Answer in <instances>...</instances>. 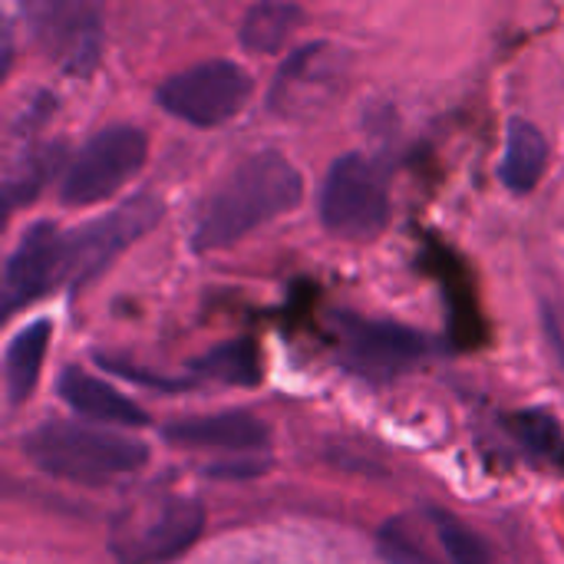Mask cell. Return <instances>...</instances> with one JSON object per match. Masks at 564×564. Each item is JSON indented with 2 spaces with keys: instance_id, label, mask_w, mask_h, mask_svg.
Segmentation results:
<instances>
[{
  "instance_id": "7c38bea8",
  "label": "cell",
  "mask_w": 564,
  "mask_h": 564,
  "mask_svg": "<svg viewBox=\"0 0 564 564\" xmlns=\"http://www.w3.org/2000/svg\"><path fill=\"white\" fill-rule=\"evenodd\" d=\"M162 436L182 449H225V453L251 456L268 446L271 430L268 423H261L258 416L245 410H228V413H212V416L175 420L162 430Z\"/></svg>"
},
{
  "instance_id": "5bb4252c",
  "label": "cell",
  "mask_w": 564,
  "mask_h": 564,
  "mask_svg": "<svg viewBox=\"0 0 564 564\" xmlns=\"http://www.w3.org/2000/svg\"><path fill=\"white\" fill-rule=\"evenodd\" d=\"M549 169V139L529 119H509L506 126V149L499 162V178L509 192L529 195L542 182Z\"/></svg>"
},
{
  "instance_id": "ffe728a7",
  "label": "cell",
  "mask_w": 564,
  "mask_h": 564,
  "mask_svg": "<svg viewBox=\"0 0 564 564\" xmlns=\"http://www.w3.org/2000/svg\"><path fill=\"white\" fill-rule=\"evenodd\" d=\"M430 522H433V532H436L443 552L449 555V562L453 564H496L492 562L489 545H486L476 532H469L463 522H456L453 516H446V512H430Z\"/></svg>"
},
{
  "instance_id": "44dd1931",
  "label": "cell",
  "mask_w": 564,
  "mask_h": 564,
  "mask_svg": "<svg viewBox=\"0 0 564 564\" xmlns=\"http://www.w3.org/2000/svg\"><path fill=\"white\" fill-rule=\"evenodd\" d=\"M512 430H516L519 443L529 453H535L542 459H552V463L564 459V433L562 423L555 416H549L542 410H529V413H519L512 420Z\"/></svg>"
},
{
  "instance_id": "2e32d148",
  "label": "cell",
  "mask_w": 564,
  "mask_h": 564,
  "mask_svg": "<svg viewBox=\"0 0 564 564\" xmlns=\"http://www.w3.org/2000/svg\"><path fill=\"white\" fill-rule=\"evenodd\" d=\"M63 149L59 145H23L13 159H7L3 169V208L13 212L26 202H33L43 185L59 169Z\"/></svg>"
},
{
  "instance_id": "5b68a950",
  "label": "cell",
  "mask_w": 564,
  "mask_h": 564,
  "mask_svg": "<svg viewBox=\"0 0 564 564\" xmlns=\"http://www.w3.org/2000/svg\"><path fill=\"white\" fill-rule=\"evenodd\" d=\"M145 155H149V139L139 126L116 122L99 129L69 159L59 182V202L69 208H89L112 198L126 182L139 175Z\"/></svg>"
},
{
  "instance_id": "ba28073f",
  "label": "cell",
  "mask_w": 564,
  "mask_h": 564,
  "mask_svg": "<svg viewBox=\"0 0 564 564\" xmlns=\"http://www.w3.org/2000/svg\"><path fill=\"white\" fill-rule=\"evenodd\" d=\"M347 76V50L334 43H304L274 73L268 89L271 112L284 119H307L334 102Z\"/></svg>"
},
{
  "instance_id": "4fadbf2b",
  "label": "cell",
  "mask_w": 564,
  "mask_h": 564,
  "mask_svg": "<svg viewBox=\"0 0 564 564\" xmlns=\"http://www.w3.org/2000/svg\"><path fill=\"white\" fill-rule=\"evenodd\" d=\"M56 390L63 403L83 420H93L102 426H145L149 423L145 410H139L129 397H122L119 390H112L109 383L96 380L93 373L79 367H66L56 380Z\"/></svg>"
},
{
  "instance_id": "e0dca14e",
  "label": "cell",
  "mask_w": 564,
  "mask_h": 564,
  "mask_svg": "<svg viewBox=\"0 0 564 564\" xmlns=\"http://www.w3.org/2000/svg\"><path fill=\"white\" fill-rule=\"evenodd\" d=\"M301 20L304 10L297 3H254L238 26V40L248 53L271 56L288 46Z\"/></svg>"
},
{
  "instance_id": "8992f818",
  "label": "cell",
  "mask_w": 564,
  "mask_h": 564,
  "mask_svg": "<svg viewBox=\"0 0 564 564\" xmlns=\"http://www.w3.org/2000/svg\"><path fill=\"white\" fill-rule=\"evenodd\" d=\"M251 93L254 79L245 66L231 59H205L169 76L155 89V102L188 126L212 129L235 119L248 106Z\"/></svg>"
},
{
  "instance_id": "7a4b0ae2",
  "label": "cell",
  "mask_w": 564,
  "mask_h": 564,
  "mask_svg": "<svg viewBox=\"0 0 564 564\" xmlns=\"http://www.w3.org/2000/svg\"><path fill=\"white\" fill-rule=\"evenodd\" d=\"M23 456L53 479L99 486L139 473L149 463V446L112 430L46 420L23 436Z\"/></svg>"
},
{
  "instance_id": "ac0fdd59",
  "label": "cell",
  "mask_w": 564,
  "mask_h": 564,
  "mask_svg": "<svg viewBox=\"0 0 564 564\" xmlns=\"http://www.w3.org/2000/svg\"><path fill=\"white\" fill-rule=\"evenodd\" d=\"M198 377L228 383V387H258L264 370H261V354L251 340H228L208 350L192 364Z\"/></svg>"
},
{
  "instance_id": "7402d4cb",
  "label": "cell",
  "mask_w": 564,
  "mask_h": 564,
  "mask_svg": "<svg viewBox=\"0 0 564 564\" xmlns=\"http://www.w3.org/2000/svg\"><path fill=\"white\" fill-rule=\"evenodd\" d=\"M102 370H112L119 373L122 380H132V383H142V387H152V390H165V393H182L192 387V380H182V377H162V373H149L145 367H132V364H122V360H112V357H96Z\"/></svg>"
},
{
  "instance_id": "d6986e66",
  "label": "cell",
  "mask_w": 564,
  "mask_h": 564,
  "mask_svg": "<svg viewBox=\"0 0 564 564\" xmlns=\"http://www.w3.org/2000/svg\"><path fill=\"white\" fill-rule=\"evenodd\" d=\"M423 529L416 519H390L377 535L380 555L387 558V564H446L426 542Z\"/></svg>"
},
{
  "instance_id": "9a60e30c",
  "label": "cell",
  "mask_w": 564,
  "mask_h": 564,
  "mask_svg": "<svg viewBox=\"0 0 564 564\" xmlns=\"http://www.w3.org/2000/svg\"><path fill=\"white\" fill-rule=\"evenodd\" d=\"M50 337H53V324L46 317L30 321L26 327H20L13 334V340L7 344L3 354V387H7V400L10 406H20L33 397L46 350H50Z\"/></svg>"
},
{
  "instance_id": "603a6c76",
  "label": "cell",
  "mask_w": 564,
  "mask_h": 564,
  "mask_svg": "<svg viewBox=\"0 0 564 564\" xmlns=\"http://www.w3.org/2000/svg\"><path fill=\"white\" fill-rule=\"evenodd\" d=\"M271 469L268 459H235V463H218V466H208L205 473L212 479H261L264 473Z\"/></svg>"
},
{
  "instance_id": "30bf717a",
  "label": "cell",
  "mask_w": 564,
  "mask_h": 564,
  "mask_svg": "<svg viewBox=\"0 0 564 564\" xmlns=\"http://www.w3.org/2000/svg\"><path fill=\"white\" fill-rule=\"evenodd\" d=\"M66 288V231L53 221L30 225L3 268V314Z\"/></svg>"
},
{
  "instance_id": "6da1fadb",
  "label": "cell",
  "mask_w": 564,
  "mask_h": 564,
  "mask_svg": "<svg viewBox=\"0 0 564 564\" xmlns=\"http://www.w3.org/2000/svg\"><path fill=\"white\" fill-rule=\"evenodd\" d=\"M304 198V178L281 152H254L238 162L195 208L192 248L221 251L261 225L288 215Z\"/></svg>"
},
{
  "instance_id": "52a82bcc",
  "label": "cell",
  "mask_w": 564,
  "mask_h": 564,
  "mask_svg": "<svg viewBox=\"0 0 564 564\" xmlns=\"http://www.w3.org/2000/svg\"><path fill=\"white\" fill-rule=\"evenodd\" d=\"M162 218V202L139 195L102 218L66 231V288H83L99 278L132 241H139Z\"/></svg>"
},
{
  "instance_id": "9c48e42d",
  "label": "cell",
  "mask_w": 564,
  "mask_h": 564,
  "mask_svg": "<svg viewBox=\"0 0 564 564\" xmlns=\"http://www.w3.org/2000/svg\"><path fill=\"white\" fill-rule=\"evenodd\" d=\"M340 344L347 367L370 380H393L416 367L430 350V340L420 330L357 314L340 317Z\"/></svg>"
},
{
  "instance_id": "8fae6325",
  "label": "cell",
  "mask_w": 564,
  "mask_h": 564,
  "mask_svg": "<svg viewBox=\"0 0 564 564\" xmlns=\"http://www.w3.org/2000/svg\"><path fill=\"white\" fill-rule=\"evenodd\" d=\"M33 13V30L40 46L66 73L86 76L96 69L102 53L99 13L83 3H43Z\"/></svg>"
},
{
  "instance_id": "3957f363",
  "label": "cell",
  "mask_w": 564,
  "mask_h": 564,
  "mask_svg": "<svg viewBox=\"0 0 564 564\" xmlns=\"http://www.w3.org/2000/svg\"><path fill=\"white\" fill-rule=\"evenodd\" d=\"M202 529L205 509L195 499L155 492L112 519L109 555L116 564H172L198 542Z\"/></svg>"
},
{
  "instance_id": "277c9868",
  "label": "cell",
  "mask_w": 564,
  "mask_h": 564,
  "mask_svg": "<svg viewBox=\"0 0 564 564\" xmlns=\"http://www.w3.org/2000/svg\"><path fill=\"white\" fill-rule=\"evenodd\" d=\"M321 225L344 241H377L390 225V188L383 169L364 152L334 159L317 198Z\"/></svg>"
}]
</instances>
